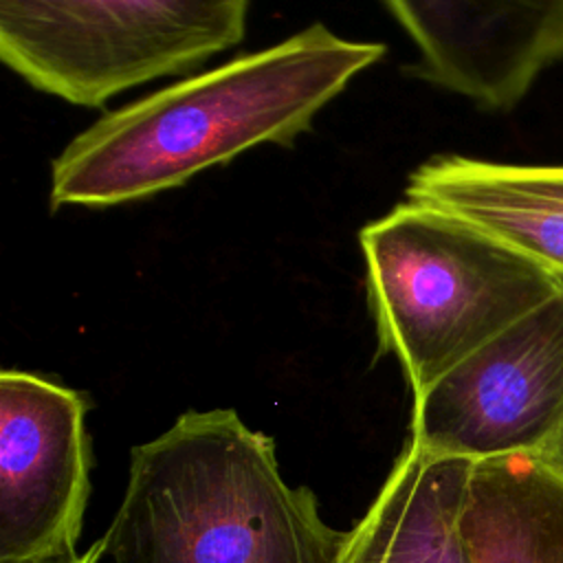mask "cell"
I'll use <instances>...</instances> for the list:
<instances>
[{
	"mask_svg": "<svg viewBox=\"0 0 563 563\" xmlns=\"http://www.w3.org/2000/svg\"><path fill=\"white\" fill-rule=\"evenodd\" d=\"M103 561V543L101 539L97 543H92L90 550H86L84 554H77L73 559H66V561H59V563H101Z\"/></svg>",
	"mask_w": 563,
	"mask_h": 563,
	"instance_id": "8fae6325",
	"label": "cell"
},
{
	"mask_svg": "<svg viewBox=\"0 0 563 563\" xmlns=\"http://www.w3.org/2000/svg\"><path fill=\"white\" fill-rule=\"evenodd\" d=\"M345 534L284 479L268 435L209 409L132 449L101 543L110 563H336Z\"/></svg>",
	"mask_w": 563,
	"mask_h": 563,
	"instance_id": "7a4b0ae2",
	"label": "cell"
},
{
	"mask_svg": "<svg viewBox=\"0 0 563 563\" xmlns=\"http://www.w3.org/2000/svg\"><path fill=\"white\" fill-rule=\"evenodd\" d=\"M405 196L484 229L563 279V165L438 154L409 174Z\"/></svg>",
	"mask_w": 563,
	"mask_h": 563,
	"instance_id": "9c48e42d",
	"label": "cell"
},
{
	"mask_svg": "<svg viewBox=\"0 0 563 563\" xmlns=\"http://www.w3.org/2000/svg\"><path fill=\"white\" fill-rule=\"evenodd\" d=\"M251 0H0V59L29 86L97 108L235 46Z\"/></svg>",
	"mask_w": 563,
	"mask_h": 563,
	"instance_id": "5b68a950",
	"label": "cell"
},
{
	"mask_svg": "<svg viewBox=\"0 0 563 563\" xmlns=\"http://www.w3.org/2000/svg\"><path fill=\"white\" fill-rule=\"evenodd\" d=\"M380 352L413 396L548 301L563 279L484 229L422 202H400L358 233Z\"/></svg>",
	"mask_w": 563,
	"mask_h": 563,
	"instance_id": "3957f363",
	"label": "cell"
},
{
	"mask_svg": "<svg viewBox=\"0 0 563 563\" xmlns=\"http://www.w3.org/2000/svg\"><path fill=\"white\" fill-rule=\"evenodd\" d=\"M84 394L40 374H0V563H59L90 493Z\"/></svg>",
	"mask_w": 563,
	"mask_h": 563,
	"instance_id": "52a82bcc",
	"label": "cell"
},
{
	"mask_svg": "<svg viewBox=\"0 0 563 563\" xmlns=\"http://www.w3.org/2000/svg\"><path fill=\"white\" fill-rule=\"evenodd\" d=\"M385 55L323 24L121 106L51 165V207H117L185 185L262 145H292L325 103Z\"/></svg>",
	"mask_w": 563,
	"mask_h": 563,
	"instance_id": "6da1fadb",
	"label": "cell"
},
{
	"mask_svg": "<svg viewBox=\"0 0 563 563\" xmlns=\"http://www.w3.org/2000/svg\"><path fill=\"white\" fill-rule=\"evenodd\" d=\"M420 53L418 73L488 110L519 103L563 62V0H383Z\"/></svg>",
	"mask_w": 563,
	"mask_h": 563,
	"instance_id": "ba28073f",
	"label": "cell"
},
{
	"mask_svg": "<svg viewBox=\"0 0 563 563\" xmlns=\"http://www.w3.org/2000/svg\"><path fill=\"white\" fill-rule=\"evenodd\" d=\"M534 457L552 471L556 477L563 479V420L552 431V435L545 440V444L534 453Z\"/></svg>",
	"mask_w": 563,
	"mask_h": 563,
	"instance_id": "30bf717a",
	"label": "cell"
},
{
	"mask_svg": "<svg viewBox=\"0 0 563 563\" xmlns=\"http://www.w3.org/2000/svg\"><path fill=\"white\" fill-rule=\"evenodd\" d=\"M336 563H563V479L528 453L407 444Z\"/></svg>",
	"mask_w": 563,
	"mask_h": 563,
	"instance_id": "277c9868",
	"label": "cell"
},
{
	"mask_svg": "<svg viewBox=\"0 0 563 563\" xmlns=\"http://www.w3.org/2000/svg\"><path fill=\"white\" fill-rule=\"evenodd\" d=\"M563 420V286L413 396L420 451L534 455Z\"/></svg>",
	"mask_w": 563,
	"mask_h": 563,
	"instance_id": "8992f818",
	"label": "cell"
}]
</instances>
